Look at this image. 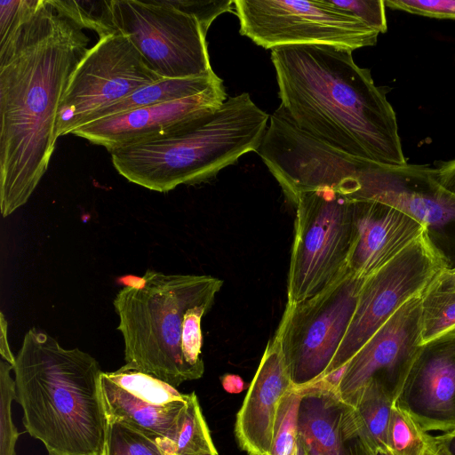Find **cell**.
I'll return each mask as SVG.
<instances>
[{"label":"cell","mask_w":455,"mask_h":455,"mask_svg":"<svg viewBox=\"0 0 455 455\" xmlns=\"http://www.w3.org/2000/svg\"><path fill=\"white\" fill-rule=\"evenodd\" d=\"M390 205L423 226L448 268L455 267V195L435 179L427 165H386L364 160L347 197Z\"/></svg>","instance_id":"obj_12"},{"label":"cell","mask_w":455,"mask_h":455,"mask_svg":"<svg viewBox=\"0 0 455 455\" xmlns=\"http://www.w3.org/2000/svg\"><path fill=\"white\" fill-rule=\"evenodd\" d=\"M240 33L257 45L323 44L354 50L375 45L379 32L328 0H235Z\"/></svg>","instance_id":"obj_9"},{"label":"cell","mask_w":455,"mask_h":455,"mask_svg":"<svg viewBox=\"0 0 455 455\" xmlns=\"http://www.w3.org/2000/svg\"><path fill=\"white\" fill-rule=\"evenodd\" d=\"M12 365L0 361V455H17L16 443L20 433L12 417V402L16 400V383L11 376Z\"/></svg>","instance_id":"obj_27"},{"label":"cell","mask_w":455,"mask_h":455,"mask_svg":"<svg viewBox=\"0 0 455 455\" xmlns=\"http://www.w3.org/2000/svg\"><path fill=\"white\" fill-rule=\"evenodd\" d=\"M394 405L428 437L455 430V331L421 346Z\"/></svg>","instance_id":"obj_14"},{"label":"cell","mask_w":455,"mask_h":455,"mask_svg":"<svg viewBox=\"0 0 455 455\" xmlns=\"http://www.w3.org/2000/svg\"><path fill=\"white\" fill-rule=\"evenodd\" d=\"M363 281L347 268L316 295L285 304L274 337L296 387L325 376L351 322Z\"/></svg>","instance_id":"obj_8"},{"label":"cell","mask_w":455,"mask_h":455,"mask_svg":"<svg viewBox=\"0 0 455 455\" xmlns=\"http://www.w3.org/2000/svg\"><path fill=\"white\" fill-rule=\"evenodd\" d=\"M427 435L404 411L393 405L387 433L390 455H428Z\"/></svg>","instance_id":"obj_25"},{"label":"cell","mask_w":455,"mask_h":455,"mask_svg":"<svg viewBox=\"0 0 455 455\" xmlns=\"http://www.w3.org/2000/svg\"><path fill=\"white\" fill-rule=\"evenodd\" d=\"M375 455H390V454L386 451H377L375 452Z\"/></svg>","instance_id":"obj_36"},{"label":"cell","mask_w":455,"mask_h":455,"mask_svg":"<svg viewBox=\"0 0 455 455\" xmlns=\"http://www.w3.org/2000/svg\"><path fill=\"white\" fill-rule=\"evenodd\" d=\"M162 77L124 33L100 37L74 70L59 106L55 136L71 134L93 112Z\"/></svg>","instance_id":"obj_11"},{"label":"cell","mask_w":455,"mask_h":455,"mask_svg":"<svg viewBox=\"0 0 455 455\" xmlns=\"http://www.w3.org/2000/svg\"><path fill=\"white\" fill-rule=\"evenodd\" d=\"M108 421H118L153 439L173 437L187 394L149 374L122 366L101 375Z\"/></svg>","instance_id":"obj_15"},{"label":"cell","mask_w":455,"mask_h":455,"mask_svg":"<svg viewBox=\"0 0 455 455\" xmlns=\"http://www.w3.org/2000/svg\"><path fill=\"white\" fill-rule=\"evenodd\" d=\"M287 277V304L321 292L347 270L353 243V203L331 188L300 194Z\"/></svg>","instance_id":"obj_7"},{"label":"cell","mask_w":455,"mask_h":455,"mask_svg":"<svg viewBox=\"0 0 455 455\" xmlns=\"http://www.w3.org/2000/svg\"><path fill=\"white\" fill-rule=\"evenodd\" d=\"M427 437L429 449L439 455H455V431Z\"/></svg>","instance_id":"obj_32"},{"label":"cell","mask_w":455,"mask_h":455,"mask_svg":"<svg viewBox=\"0 0 455 455\" xmlns=\"http://www.w3.org/2000/svg\"><path fill=\"white\" fill-rule=\"evenodd\" d=\"M220 82L222 80L215 73L199 77L162 78L136 90L121 100L93 112L86 118L83 125L133 109L184 99L203 92Z\"/></svg>","instance_id":"obj_20"},{"label":"cell","mask_w":455,"mask_h":455,"mask_svg":"<svg viewBox=\"0 0 455 455\" xmlns=\"http://www.w3.org/2000/svg\"><path fill=\"white\" fill-rule=\"evenodd\" d=\"M455 331V290L426 291L421 300L422 345Z\"/></svg>","instance_id":"obj_23"},{"label":"cell","mask_w":455,"mask_h":455,"mask_svg":"<svg viewBox=\"0 0 455 455\" xmlns=\"http://www.w3.org/2000/svg\"><path fill=\"white\" fill-rule=\"evenodd\" d=\"M296 386L284 362L278 340L273 337L236 414L235 435L248 455H267L277 427L284 397Z\"/></svg>","instance_id":"obj_17"},{"label":"cell","mask_w":455,"mask_h":455,"mask_svg":"<svg viewBox=\"0 0 455 455\" xmlns=\"http://www.w3.org/2000/svg\"><path fill=\"white\" fill-rule=\"evenodd\" d=\"M446 268L445 260L424 231L388 263L364 278L347 331L324 377L343 368L402 306L423 295Z\"/></svg>","instance_id":"obj_10"},{"label":"cell","mask_w":455,"mask_h":455,"mask_svg":"<svg viewBox=\"0 0 455 455\" xmlns=\"http://www.w3.org/2000/svg\"><path fill=\"white\" fill-rule=\"evenodd\" d=\"M281 107L303 132L351 156L386 165L407 164L384 87L352 51L323 44L271 50Z\"/></svg>","instance_id":"obj_2"},{"label":"cell","mask_w":455,"mask_h":455,"mask_svg":"<svg viewBox=\"0 0 455 455\" xmlns=\"http://www.w3.org/2000/svg\"><path fill=\"white\" fill-rule=\"evenodd\" d=\"M204 455H217V454H204Z\"/></svg>","instance_id":"obj_38"},{"label":"cell","mask_w":455,"mask_h":455,"mask_svg":"<svg viewBox=\"0 0 455 455\" xmlns=\"http://www.w3.org/2000/svg\"><path fill=\"white\" fill-rule=\"evenodd\" d=\"M223 283L209 275L148 269L123 287L113 305L124 365L174 387L200 379L204 372L201 323Z\"/></svg>","instance_id":"obj_4"},{"label":"cell","mask_w":455,"mask_h":455,"mask_svg":"<svg viewBox=\"0 0 455 455\" xmlns=\"http://www.w3.org/2000/svg\"><path fill=\"white\" fill-rule=\"evenodd\" d=\"M7 321L4 317V315L1 312L0 313V329H1V334H0V354L1 358L7 363H9L11 365H14L15 363V356L12 354L9 342L7 338Z\"/></svg>","instance_id":"obj_34"},{"label":"cell","mask_w":455,"mask_h":455,"mask_svg":"<svg viewBox=\"0 0 455 455\" xmlns=\"http://www.w3.org/2000/svg\"><path fill=\"white\" fill-rule=\"evenodd\" d=\"M428 455H439V454H437L436 452H435L429 449Z\"/></svg>","instance_id":"obj_37"},{"label":"cell","mask_w":455,"mask_h":455,"mask_svg":"<svg viewBox=\"0 0 455 455\" xmlns=\"http://www.w3.org/2000/svg\"><path fill=\"white\" fill-rule=\"evenodd\" d=\"M300 399V390L296 387L283 400L275 435L267 455H310L298 427Z\"/></svg>","instance_id":"obj_24"},{"label":"cell","mask_w":455,"mask_h":455,"mask_svg":"<svg viewBox=\"0 0 455 455\" xmlns=\"http://www.w3.org/2000/svg\"><path fill=\"white\" fill-rule=\"evenodd\" d=\"M26 431L48 455H105L108 417L99 362L29 329L12 367Z\"/></svg>","instance_id":"obj_3"},{"label":"cell","mask_w":455,"mask_h":455,"mask_svg":"<svg viewBox=\"0 0 455 455\" xmlns=\"http://www.w3.org/2000/svg\"><path fill=\"white\" fill-rule=\"evenodd\" d=\"M224 390L230 394H238L244 390L246 384L243 379L236 374L227 373L220 378Z\"/></svg>","instance_id":"obj_35"},{"label":"cell","mask_w":455,"mask_h":455,"mask_svg":"<svg viewBox=\"0 0 455 455\" xmlns=\"http://www.w3.org/2000/svg\"><path fill=\"white\" fill-rule=\"evenodd\" d=\"M455 290V267L444 269L433 280L427 291Z\"/></svg>","instance_id":"obj_33"},{"label":"cell","mask_w":455,"mask_h":455,"mask_svg":"<svg viewBox=\"0 0 455 455\" xmlns=\"http://www.w3.org/2000/svg\"><path fill=\"white\" fill-rule=\"evenodd\" d=\"M331 4L348 12L379 33L387 29L385 3L382 0H328Z\"/></svg>","instance_id":"obj_28"},{"label":"cell","mask_w":455,"mask_h":455,"mask_svg":"<svg viewBox=\"0 0 455 455\" xmlns=\"http://www.w3.org/2000/svg\"><path fill=\"white\" fill-rule=\"evenodd\" d=\"M105 455H164L156 441L118 421H108Z\"/></svg>","instance_id":"obj_26"},{"label":"cell","mask_w":455,"mask_h":455,"mask_svg":"<svg viewBox=\"0 0 455 455\" xmlns=\"http://www.w3.org/2000/svg\"><path fill=\"white\" fill-rule=\"evenodd\" d=\"M434 170L437 181L445 189L455 195V159L437 162Z\"/></svg>","instance_id":"obj_31"},{"label":"cell","mask_w":455,"mask_h":455,"mask_svg":"<svg viewBox=\"0 0 455 455\" xmlns=\"http://www.w3.org/2000/svg\"><path fill=\"white\" fill-rule=\"evenodd\" d=\"M156 441L164 455H218L195 392L187 394V404L173 437Z\"/></svg>","instance_id":"obj_22"},{"label":"cell","mask_w":455,"mask_h":455,"mask_svg":"<svg viewBox=\"0 0 455 455\" xmlns=\"http://www.w3.org/2000/svg\"><path fill=\"white\" fill-rule=\"evenodd\" d=\"M269 117L243 92L171 134L111 150V161L130 182L168 192L206 181L257 151Z\"/></svg>","instance_id":"obj_5"},{"label":"cell","mask_w":455,"mask_h":455,"mask_svg":"<svg viewBox=\"0 0 455 455\" xmlns=\"http://www.w3.org/2000/svg\"><path fill=\"white\" fill-rule=\"evenodd\" d=\"M39 0H1L0 1V41L33 10Z\"/></svg>","instance_id":"obj_30"},{"label":"cell","mask_w":455,"mask_h":455,"mask_svg":"<svg viewBox=\"0 0 455 455\" xmlns=\"http://www.w3.org/2000/svg\"><path fill=\"white\" fill-rule=\"evenodd\" d=\"M227 100L223 81L203 92L165 101L84 124L71 134L102 146L116 148L171 134L215 110Z\"/></svg>","instance_id":"obj_16"},{"label":"cell","mask_w":455,"mask_h":455,"mask_svg":"<svg viewBox=\"0 0 455 455\" xmlns=\"http://www.w3.org/2000/svg\"><path fill=\"white\" fill-rule=\"evenodd\" d=\"M421 300L422 295L408 300L344 366L338 392L345 403L354 406L370 381L395 397L422 346Z\"/></svg>","instance_id":"obj_13"},{"label":"cell","mask_w":455,"mask_h":455,"mask_svg":"<svg viewBox=\"0 0 455 455\" xmlns=\"http://www.w3.org/2000/svg\"><path fill=\"white\" fill-rule=\"evenodd\" d=\"M84 27L59 0H39L0 41V210L24 205L57 141L59 106L89 50Z\"/></svg>","instance_id":"obj_1"},{"label":"cell","mask_w":455,"mask_h":455,"mask_svg":"<svg viewBox=\"0 0 455 455\" xmlns=\"http://www.w3.org/2000/svg\"><path fill=\"white\" fill-rule=\"evenodd\" d=\"M193 0L104 1L107 22L126 35L162 78L214 74L208 53V29Z\"/></svg>","instance_id":"obj_6"},{"label":"cell","mask_w":455,"mask_h":455,"mask_svg":"<svg viewBox=\"0 0 455 455\" xmlns=\"http://www.w3.org/2000/svg\"><path fill=\"white\" fill-rule=\"evenodd\" d=\"M395 398L384 387L370 381L362 390L353 415L361 437L373 451H387V433Z\"/></svg>","instance_id":"obj_21"},{"label":"cell","mask_w":455,"mask_h":455,"mask_svg":"<svg viewBox=\"0 0 455 455\" xmlns=\"http://www.w3.org/2000/svg\"><path fill=\"white\" fill-rule=\"evenodd\" d=\"M455 431V430H454Z\"/></svg>","instance_id":"obj_39"},{"label":"cell","mask_w":455,"mask_h":455,"mask_svg":"<svg viewBox=\"0 0 455 455\" xmlns=\"http://www.w3.org/2000/svg\"><path fill=\"white\" fill-rule=\"evenodd\" d=\"M385 5L415 15L455 20V0H387Z\"/></svg>","instance_id":"obj_29"},{"label":"cell","mask_w":455,"mask_h":455,"mask_svg":"<svg viewBox=\"0 0 455 455\" xmlns=\"http://www.w3.org/2000/svg\"><path fill=\"white\" fill-rule=\"evenodd\" d=\"M354 236L348 270L360 279L398 255L425 228L403 212L376 201H352Z\"/></svg>","instance_id":"obj_19"},{"label":"cell","mask_w":455,"mask_h":455,"mask_svg":"<svg viewBox=\"0 0 455 455\" xmlns=\"http://www.w3.org/2000/svg\"><path fill=\"white\" fill-rule=\"evenodd\" d=\"M299 388L298 427L310 455H375L335 384L323 378Z\"/></svg>","instance_id":"obj_18"}]
</instances>
